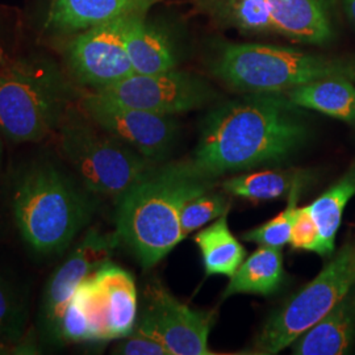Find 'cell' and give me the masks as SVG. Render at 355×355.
<instances>
[{"label": "cell", "mask_w": 355, "mask_h": 355, "mask_svg": "<svg viewBox=\"0 0 355 355\" xmlns=\"http://www.w3.org/2000/svg\"><path fill=\"white\" fill-rule=\"evenodd\" d=\"M1 58H3V53H1V49H0V61H1Z\"/></svg>", "instance_id": "cell-32"}, {"label": "cell", "mask_w": 355, "mask_h": 355, "mask_svg": "<svg viewBox=\"0 0 355 355\" xmlns=\"http://www.w3.org/2000/svg\"><path fill=\"white\" fill-rule=\"evenodd\" d=\"M28 320L26 300L12 283L0 275V345L12 346L24 338Z\"/></svg>", "instance_id": "cell-25"}, {"label": "cell", "mask_w": 355, "mask_h": 355, "mask_svg": "<svg viewBox=\"0 0 355 355\" xmlns=\"http://www.w3.org/2000/svg\"><path fill=\"white\" fill-rule=\"evenodd\" d=\"M95 92L114 102L153 114H183L214 101L216 92L203 79L184 71L132 74Z\"/></svg>", "instance_id": "cell-8"}, {"label": "cell", "mask_w": 355, "mask_h": 355, "mask_svg": "<svg viewBox=\"0 0 355 355\" xmlns=\"http://www.w3.org/2000/svg\"><path fill=\"white\" fill-rule=\"evenodd\" d=\"M283 279L284 270L280 248L259 246L230 278L223 299L239 293L271 295L279 290Z\"/></svg>", "instance_id": "cell-19"}, {"label": "cell", "mask_w": 355, "mask_h": 355, "mask_svg": "<svg viewBox=\"0 0 355 355\" xmlns=\"http://www.w3.org/2000/svg\"><path fill=\"white\" fill-rule=\"evenodd\" d=\"M82 108L96 127L153 162L162 159L175 141L178 125L171 116L133 108L95 91L83 96Z\"/></svg>", "instance_id": "cell-9"}, {"label": "cell", "mask_w": 355, "mask_h": 355, "mask_svg": "<svg viewBox=\"0 0 355 355\" xmlns=\"http://www.w3.org/2000/svg\"><path fill=\"white\" fill-rule=\"evenodd\" d=\"M293 104L334 119L355 121V85L345 76L322 78L284 92Z\"/></svg>", "instance_id": "cell-18"}, {"label": "cell", "mask_w": 355, "mask_h": 355, "mask_svg": "<svg viewBox=\"0 0 355 355\" xmlns=\"http://www.w3.org/2000/svg\"><path fill=\"white\" fill-rule=\"evenodd\" d=\"M60 149L79 182L94 195L120 199L155 168L154 162L86 121L67 112L60 130Z\"/></svg>", "instance_id": "cell-6"}, {"label": "cell", "mask_w": 355, "mask_h": 355, "mask_svg": "<svg viewBox=\"0 0 355 355\" xmlns=\"http://www.w3.org/2000/svg\"><path fill=\"white\" fill-rule=\"evenodd\" d=\"M91 280L102 300L111 340L130 334L137 320V290L133 277L124 268L107 262L91 275Z\"/></svg>", "instance_id": "cell-16"}, {"label": "cell", "mask_w": 355, "mask_h": 355, "mask_svg": "<svg viewBox=\"0 0 355 355\" xmlns=\"http://www.w3.org/2000/svg\"><path fill=\"white\" fill-rule=\"evenodd\" d=\"M1 158H3V140H1V135H0V164H1Z\"/></svg>", "instance_id": "cell-31"}, {"label": "cell", "mask_w": 355, "mask_h": 355, "mask_svg": "<svg viewBox=\"0 0 355 355\" xmlns=\"http://www.w3.org/2000/svg\"><path fill=\"white\" fill-rule=\"evenodd\" d=\"M354 196L355 162L343 177L309 205L320 230L322 257L331 255L334 252L336 236L341 227L345 208Z\"/></svg>", "instance_id": "cell-21"}, {"label": "cell", "mask_w": 355, "mask_h": 355, "mask_svg": "<svg viewBox=\"0 0 355 355\" xmlns=\"http://www.w3.org/2000/svg\"><path fill=\"white\" fill-rule=\"evenodd\" d=\"M125 45L136 74H159L177 67V54L165 33L146 23L145 13L128 19Z\"/></svg>", "instance_id": "cell-17"}, {"label": "cell", "mask_w": 355, "mask_h": 355, "mask_svg": "<svg viewBox=\"0 0 355 355\" xmlns=\"http://www.w3.org/2000/svg\"><path fill=\"white\" fill-rule=\"evenodd\" d=\"M304 173L302 171H259L230 178L221 183L227 195L254 202L274 200L290 193L292 186Z\"/></svg>", "instance_id": "cell-22"}, {"label": "cell", "mask_w": 355, "mask_h": 355, "mask_svg": "<svg viewBox=\"0 0 355 355\" xmlns=\"http://www.w3.org/2000/svg\"><path fill=\"white\" fill-rule=\"evenodd\" d=\"M343 4L347 17L355 26V0H343Z\"/></svg>", "instance_id": "cell-30"}, {"label": "cell", "mask_w": 355, "mask_h": 355, "mask_svg": "<svg viewBox=\"0 0 355 355\" xmlns=\"http://www.w3.org/2000/svg\"><path fill=\"white\" fill-rule=\"evenodd\" d=\"M146 305L137 328L164 343L170 355H212L208 346L215 312L192 309L159 283L146 288Z\"/></svg>", "instance_id": "cell-11"}, {"label": "cell", "mask_w": 355, "mask_h": 355, "mask_svg": "<svg viewBox=\"0 0 355 355\" xmlns=\"http://www.w3.org/2000/svg\"><path fill=\"white\" fill-rule=\"evenodd\" d=\"M162 0H51L45 24L60 33H74L116 17L146 13Z\"/></svg>", "instance_id": "cell-13"}, {"label": "cell", "mask_w": 355, "mask_h": 355, "mask_svg": "<svg viewBox=\"0 0 355 355\" xmlns=\"http://www.w3.org/2000/svg\"><path fill=\"white\" fill-rule=\"evenodd\" d=\"M288 243L295 250H308L322 255L320 230L311 214L309 205L297 207L292 225L291 239Z\"/></svg>", "instance_id": "cell-28"}, {"label": "cell", "mask_w": 355, "mask_h": 355, "mask_svg": "<svg viewBox=\"0 0 355 355\" xmlns=\"http://www.w3.org/2000/svg\"><path fill=\"white\" fill-rule=\"evenodd\" d=\"M355 287V242L345 243L315 279L268 318L259 331L255 354H278L291 346Z\"/></svg>", "instance_id": "cell-7"}, {"label": "cell", "mask_w": 355, "mask_h": 355, "mask_svg": "<svg viewBox=\"0 0 355 355\" xmlns=\"http://www.w3.org/2000/svg\"><path fill=\"white\" fill-rule=\"evenodd\" d=\"M355 338V287L291 345L292 354H346Z\"/></svg>", "instance_id": "cell-15"}, {"label": "cell", "mask_w": 355, "mask_h": 355, "mask_svg": "<svg viewBox=\"0 0 355 355\" xmlns=\"http://www.w3.org/2000/svg\"><path fill=\"white\" fill-rule=\"evenodd\" d=\"M308 175L299 178L292 186L288 193V205L284 208L279 215L258 228L252 229L242 234V240L248 242H255L259 246H271L282 248L287 245L291 239L292 225L297 211V203L304 187Z\"/></svg>", "instance_id": "cell-24"}, {"label": "cell", "mask_w": 355, "mask_h": 355, "mask_svg": "<svg viewBox=\"0 0 355 355\" xmlns=\"http://www.w3.org/2000/svg\"><path fill=\"white\" fill-rule=\"evenodd\" d=\"M229 199L227 193L212 192V190L196 195L187 200L180 212V225L186 237L203 228L208 223L215 221L216 218L227 215L229 211Z\"/></svg>", "instance_id": "cell-26"}, {"label": "cell", "mask_w": 355, "mask_h": 355, "mask_svg": "<svg viewBox=\"0 0 355 355\" xmlns=\"http://www.w3.org/2000/svg\"><path fill=\"white\" fill-rule=\"evenodd\" d=\"M211 12L242 32H275L267 0H205Z\"/></svg>", "instance_id": "cell-23"}, {"label": "cell", "mask_w": 355, "mask_h": 355, "mask_svg": "<svg viewBox=\"0 0 355 355\" xmlns=\"http://www.w3.org/2000/svg\"><path fill=\"white\" fill-rule=\"evenodd\" d=\"M96 208V195L51 162L28 167L13 187L17 228L40 254L64 252L91 223Z\"/></svg>", "instance_id": "cell-3"}, {"label": "cell", "mask_w": 355, "mask_h": 355, "mask_svg": "<svg viewBox=\"0 0 355 355\" xmlns=\"http://www.w3.org/2000/svg\"><path fill=\"white\" fill-rule=\"evenodd\" d=\"M55 341L70 343L94 341L89 320L76 295L64 309Z\"/></svg>", "instance_id": "cell-27"}, {"label": "cell", "mask_w": 355, "mask_h": 355, "mask_svg": "<svg viewBox=\"0 0 355 355\" xmlns=\"http://www.w3.org/2000/svg\"><path fill=\"white\" fill-rule=\"evenodd\" d=\"M195 242L203 257L208 277L224 275L232 278L245 261L246 250L230 232L228 216L223 215L196 233Z\"/></svg>", "instance_id": "cell-20"}, {"label": "cell", "mask_w": 355, "mask_h": 355, "mask_svg": "<svg viewBox=\"0 0 355 355\" xmlns=\"http://www.w3.org/2000/svg\"><path fill=\"white\" fill-rule=\"evenodd\" d=\"M309 127L284 92L250 94L218 105L204 120L192 166L215 180L229 173L277 165L304 146Z\"/></svg>", "instance_id": "cell-1"}, {"label": "cell", "mask_w": 355, "mask_h": 355, "mask_svg": "<svg viewBox=\"0 0 355 355\" xmlns=\"http://www.w3.org/2000/svg\"><path fill=\"white\" fill-rule=\"evenodd\" d=\"M69 89L46 62H21L0 73V135L15 144L46 139L67 114Z\"/></svg>", "instance_id": "cell-5"}, {"label": "cell", "mask_w": 355, "mask_h": 355, "mask_svg": "<svg viewBox=\"0 0 355 355\" xmlns=\"http://www.w3.org/2000/svg\"><path fill=\"white\" fill-rule=\"evenodd\" d=\"M191 162L155 167L117 200L116 233L144 268L161 262L186 239L180 212L191 198L212 190Z\"/></svg>", "instance_id": "cell-2"}, {"label": "cell", "mask_w": 355, "mask_h": 355, "mask_svg": "<svg viewBox=\"0 0 355 355\" xmlns=\"http://www.w3.org/2000/svg\"><path fill=\"white\" fill-rule=\"evenodd\" d=\"M114 349V354L123 355H170L165 345L153 334L135 327L130 334L120 338Z\"/></svg>", "instance_id": "cell-29"}, {"label": "cell", "mask_w": 355, "mask_h": 355, "mask_svg": "<svg viewBox=\"0 0 355 355\" xmlns=\"http://www.w3.org/2000/svg\"><path fill=\"white\" fill-rule=\"evenodd\" d=\"M129 15L76 35L67 48V64L76 80L94 91L135 74L125 45Z\"/></svg>", "instance_id": "cell-10"}, {"label": "cell", "mask_w": 355, "mask_h": 355, "mask_svg": "<svg viewBox=\"0 0 355 355\" xmlns=\"http://www.w3.org/2000/svg\"><path fill=\"white\" fill-rule=\"evenodd\" d=\"M119 243L120 239L116 232L103 233L99 229H89L64 263L54 271L41 305V324L51 340L55 341L64 309L78 287L99 267L110 262Z\"/></svg>", "instance_id": "cell-12"}, {"label": "cell", "mask_w": 355, "mask_h": 355, "mask_svg": "<svg viewBox=\"0 0 355 355\" xmlns=\"http://www.w3.org/2000/svg\"><path fill=\"white\" fill-rule=\"evenodd\" d=\"M212 71L232 89L248 94L287 92L330 76L355 80V64L352 62L261 44L224 45Z\"/></svg>", "instance_id": "cell-4"}, {"label": "cell", "mask_w": 355, "mask_h": 355, "mask_svg": "<svg viewBox=\"0 0 355 355\" xmlns=\"http://www.w3.org/2000/svg\"><path fill=\"white\" fill-rule=\"evenodd\" d=\"M275 32L283 36L322 45L333 37L334 0H267Z\"/></svg>", "instance_id": "cell-14"}]
</instances>
